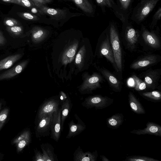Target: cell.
Instances as JSON below:
<instances>
[{
	"mask_svg": "<svg viewBox=\"0 0 161 161\" xmlns=\"http://www.w3.org/2000/svg\"><path fill=\"white\" fill-rule=\"evenodd\" d=\"M122 24L120 34L122 44L131 53L139 52L141 46L140 30L135 28L129 20Z\"/></svg>",
	"mask_w": 161,
	"mask_h": 161,
	"instance_id": "obj_1",
	"label": "cell"
},
{
	"mask_svg": "<svg viewBox=\"0 0 161 161\" xmlns=\"http://www.w3.org/2000/svg\"><path fill=\"white\" fill-rule=\"evenodd\" d=\"M110 43L114 58L119 72L122 73L124 68L122 42L117 25L111 22L108 25Z\"/></svg>",
	"mask_w": 161,
	"mask_h": 161,
	"instance_id": "obj_2",
	"label": "cell"
},
{
	"mask_svg": "<svg viewBox=\"0 0 161 161\" xmlns=\"http://www.w3.org/2000/svg\"><path fill=\"white\" fill-rule=\"evenodd\" d=\"M140 32L141 46L145 51H155L161 48L160 29L158 26L155 30H149L142 25Z\"/></svg>",
	"mask_w": 161,
	"mask_h": 161,
	"instance_id": "obj_3",
	"label": "cell"
},
{
	"mask_svg": "<svg viewBox=\"0 0 161 161\" xmlns=\"http://www.w3.org/2000/svg\"><path fill=\"white\" fill-rule=\"evenodd\" d=\"M95 56L100 58L104 57L111 64L115 71L119 72L111 46L108 26L102 32L98 38Z\"/></svg>",
	"mask_w": 161,
	"mask_h": 161,
	"instance_id": "obj_4",
	"label": "cell"
},
{
	"mask_svg": "<svg viewBox=\"0 0 161 161\" xmlns=\"http://www.w3.org/2000/svg\"><path fill=\"white\" fill-rule=\"evenodd\" d=\"M160 0H138L133 8L130 18L136 24L139 25L152 12Z\"/></svg>",
	"mask_w": 161,
	"mask_h": 161,
	"instance_id": "obj_5",
	"label": "cell"
},
{
	"mask_svg": "<svg viewBox=\"0 0 161 161\" xmlns=\"http://www.w3.org/2000/svg\"><path fill=\"white\" fill-rule=\"evenodd\" d=\"M161 61V56L158 54L148 53L134 60L130 68L134 70H142L149 68L157 64Z\"/></svg>",
	"mask_w": 161,
	"mask_h": 161,
	"instance_id": "obj_6",
	"label": "cell"
},
{
	"mask_svg": "<svg viewBox=\"0 0 161 161\" xmlns=\"http://www.w3.org/2000/svg\"><path fill=\"white\" fill-rule=\"evenodd\" d=\"M137 76L145 83L147 89L154 90L159 85L161 76V69L150 68Z\"/></svg>",
	"mask_w": 161,
	"mask_h": 161,
	"instance_id": "obj_7",
	"label": "cell"
},
{
	"mask_svg": "<svg viewBox=\"0 0 161 161\" xmlns=\"http://www.w3.org/2000/svg\"><path fill=\"white\" fill-rule=\"evenodd\" d=\"M113 102V98L106 96L96 95L86 98L81 104L87 109L94 108L100 109L109 106Z\"/></svg>",
	"mask_w": 161,
	"mask_h": 161,
	"instance_id": "obj_8",
	"label": "cell"
},
{
	"mask_svg": "<svg viewBox=\"0 0 161 161\" xmlns=\"http://www.w3.org/2000/svg\"><path fill=\"white\" fill-rule=\"evenodd\" d=\"M94 66L103 77L107 81L109 86L116 92L121 91L122 82L118 78L107 69L95 64Z\"/></svg>",
	"mask_w": 161,
	"mask_h": 161,
	"instance_id": "obj_9",
	"label": "cell"
},
{
	"mask_svg": "<svg viewBox=\"0 0 161 161\" xmlns=\"http://www.w3.org/2000/svg\"><path fill=\"white\" fill-rule=\"evenodd\" d=\"M53 114H47L38 120L35 131L37 138L48 136L51 133V127L53 120Z\"/></svg>",
	"mask_w": 161,
	"mask_h": 161,
	"instance_id": "obj_10",
	"label": "cell"
},
{
	"mask_svg": "<svg viewBox=\"0 0 161 161\" xmlns=\"http://www.w3.org/2000/svg\"><path fill=\"white\" fill-rule=\"evenodd\" d=\"M96 1L103 13H105V8H107L112 11L122 23L129 20L119 9L114 0H96Z\"/></svg>",
	"mask_w": 161,
	"mask_h": 161,
	"instance_id": "obj_11",
	"label": "cell"
},
{
	"mask_svg": "<svg viewBox=\"0 0 161 161\" xmlns=\"http://www.w3.org/2000/svg\"><path fill=\"white\" fill-rule=\"evenodd\" d=\"M59 101L50 99L44 102L40 107L37 113L38 120L43 116L48 114H53L59 108Z\"/></svg>",
	"mask_w": 161,
	"mask_h": 161,
	"instance_id": "obj_12",
	"label": "cell"
},
{
	"mask_svg": "<svg viewBox=\"0 0 161 161\" xmlns=\"http://www.w3.org/2000/svg\"><path fill=\"white\" fill-rule=\"evenodd\" d=\"M53 120L51 125V138L58 142L59 139L61 131V109L59 108L53 114Z\"/></svg>",
	"mask_w": 161,
	"mask_h": 161,
	"instance_id": "obj_13",
	"label": "cell"
},
{
	"mask_svg": "<svg viewBox=\"0 0 161 161\" xmlns=\"http://www.w3.org/2000/svg\"><path fill=\"white\" fill-rule=\"evenodd\" d=\"M88 79L87 83L81 89V91H85L84 93H92L93 90L101 88V84L104 81V78L101 74L97 73H94Z\"/></svg>",
	"mask_w": 161,
	"mask_h": 161,
	"instance_id": "obj_14",
	"label": "cell"
},
{
	"mask_svg": "<svg viewBox=\"0 0 161 161\" xmlns=\"http://www.w3.org/2000/svg\"><path fill=\"white\" fill-rule=\"evenodd\" d=\"M74 116L77 120V123H75L73 120H72L68 124L69 131L66 138L69 139L80 134L86 128V125L83 121L78 117L77 114H75Z\"/></svg>",
	"mask_w": 161,
	"mask_h": 161,
	"instance_id": "obj_15",
	"label": "cell"
},
{
	"mask_svg": "<svg viewBox=\"0 0 161 161\" xmlns=\"http://www.w3.org/2000/svg\"><path fill=\"white\" fill-rule=\"evenodd\" d=\"M146 127L142 129L134 130L130 132L138 135H152L161 136V126L154 123L148 122Z\"/></svg>",
	"mask_w": 161,
	"mask_h": 161,
	"instance_id": "obj_16",
	"label": "cell"
},
{
	"mask_svg": "<svg viewBox=\"0 0 161 161\" xmlns=\"http://www.w3.org/2000/svg\"><path fill=\"white\" fill-rule=\"evenodd\" d=\"M98 156L97 151L92 153L84 152L80 146L75 150L73 154L74 161H96Z\"/></svg>",
	"mask_w": 161,
	"mask_h": 161,
	"instance_id": "obj_17",
	"label": "cell"
},
{
	"mask_svg": "<svg viewBox=\"0 0 161 161\" xmlns=\"http://www.w3.org/2000/svg\"><path fill=\"white\" fill-rule=\"evenodd\" d=\"M38 8V10L40 14L47 15L52 19L56 20H59L64 18L67 14L65 10L54 9L44 6Z\"/></svg>",
	"mask_w": 161,
	"mask_h": 161,
	"instance_id": "obj_18",
	"label": "cell"
},
{
	"mask_svg": "<svg viewBox=\"0 0 161 161\" xmlns=\"http://www.w3.org/2000/svg\"><path fill=\"white\" fill-rule=\"evenodd\" d=\"M28 63L25 60L11 69L0 74V80L12 78L21 73Z\"/></svg>",
	"mask_w": 161,
	"mask_h": 161,
	"instance_id": "obj_19",
	"label": "cell"
},
{
	"mask_svg": "<svg viewBox=\"0 0 161 161\" xmlns=\"http://www.w3.org/2000/svg\"><path fill=\"white\" fill-rule=\"evenodd\" d=\"M128 97L129 105L133 111L138 114L146 113L144 108L132 92H130Z\"/></svg>",
	"mask_w": 161,
	"mask_h": 161,
	"instance_id": "obj_20",
	"label": "cell"
},
{
	"mask_svg": "<svg viewBox=\"0 0 161 161\" xmlns=\"http://www.w3.org/2000/svg\"><path fill=\"white\" fill-rule=\"evenodd\" d=\"M44 161H58L54 153V148L50 144L43 143L40 145Z\"/></svg>",
	"mask_w": 161,
	"mask_h": 161,
	"instance_id": "obj_21",
	"label": "cell"
},
{
	"mask_svg": "<svg viewBox=\"0 0 161 161\" xmlns=\"http://www.w3.org/2000/svg\"><path fill=\"white\" fill-rule=\"evenodd\" d=\"M134 0H116V4L121 12L129 19L133 9Z\"/></svg>",
	"mask_w": 161,
	"mask_h": 161,
	"instance_id": "obj_22",
	"label": "cell"
},
{
	"mask_svg": "<svg viewBox=\"0 0 161 161\" xmlns=\"http://www.w3.org/2000/svg\"><path fill=\"white\" fill-rule=\"evenodd\" d=\"M22 57L21 54H16L8 56L0 61V71L8 69Z\"/></svg>",
	"mask_w": 161,
	"mask_h": 161,
	"instance_id": "obj_23",
	"label": "cell"
},
{
	"mask_svg": "<svg viewBox=\"0 0 161 161\" xmlns=\"http://www.w3.org/2000/svg\"><path fill=\"white\" fill-rule=\"evenodd\" d=\"M124 116L121 113H117L108 118L106 120L108 126L112 129H117L122 125Z\"/></svg>",
	"mask_w": 161,
	"mask_h": 161,
	"instance_id": "obj_24",
	"label": "cell"
},
{
	"mask_svg": "<svg viewBox=\"0 0 161 161\" xmlns=\"http://www.w3.org/2000/svg\"><path fill=\"white\" fill-rule=\"evenodd\" d=\"M72 107V103L69 98H67L63 102L61 108V131H63L64 122L69 115Z\"/></svg>",
	"mask_w": 161,
	"mask_h": 161,
	"instance_id": "obj_25",
	"label": "cell"
},
{
	"mask_svg": "<svg viewBox=\"0 0 161 161\" xmlns=\"http://www.w3.org/2000/svg\"><path fill=\"white\" fill-rule=\"evenodd\" d=\"M84 12L92 14L94 12L92 5L87 0H71Z\"/></svg>",
	"mask_w": 161,
	"mask_h": 161,
	"instance_id": "obj_26",
	"label": "cell"
},
{
	"mask_svg": "<svg viewBox=\"0 0 161 161\" xmlns=\"http://www.w3.org/2000/svg\"><path fill=\"white\" fill-rule=\"evenodd\" d=\"M131 78L134 82V89L135 90L140 91L145 89H147L145 83L137 75L135 74H133Z\"/></svg>",
	"mask_w": 161,
	"mask_h": 161,
	"instance_id": "obj_27",
	"label": "cell"
},
{
	"mask_svg": "<svg viewBox=\"0 0 161 161\" xmlns=\"http://www.w3.org/2000/svg\"><path fill=\"white\" fill-rule=\"evenodd\" d=\"M141 95L142 97L149 99L155 101H159L161 99V92L157 90L142 92Z\"/></svg>",
	"mask_w": 161,
	"mask_h": 161,
	"instance_id": "obj_28",
	"label": "cell"
},
{
	"mask_svg": "<svg viewBox=\"0 0 161 161\" xmlns=\"http://www.w3.org/2000/svg\"><path fill=\"white\" fill-rule=\"evenodd\" d=\"M31 138V134L30 130H25L16 136L12 141V145L15 144L22 140Z\"/></svg>",
	"mask_w": 161,
	"mask_h": 161,
	"instance_id": "obj_29",
	"label": "cell"
},
{
	"mask_svg": "<svg viewBox=\"0 0 161 161\" xmlns=\"http://www.w3.org/2000/svg\"><path fill=\"white\" fill-rule=\"evenodd\" d=\"M161 17V8L159 6L152 17V21L149 26V28L150 30L154 29L158 21L160 19Z\"/></svg>",
	"mask_w": 161,
	"mask_h": 161,
	"instance_id": "obj_30",
	"label": "cell"
},
{
	"mask_svg": "<svg viewBox=\"0 0 161 161\" xmlns=\"http://www.w3.org/2000/svg\"><path fill=\"white\" fill-rule=\"evenodd\" d=\"M126 161H159L154 158L142 156H131L127 157Z\"/></svg>",
	"mask_w": 161,
	"mask_h": 161,
	"instance_id": "obj_31",
	"label": "cell"
},
{
	"mask_svg": "<svg viewBox=\"0 0 161 161\" xmlns=\"http://www.w3.org/2000/svg\"><path fill=\"white\" fill-rule=\"evenodd\" d=\"M6 29L10 33L16 36L21 35L23 32V27L20 25L11 27L7 26Z\"/></svg>",
	"mask_w": 161,
	"mask_h": 161,
	"instance_id": "obj_32",
	"label": "cell"
},
{
	"mask_svg": "<svg viewBox=\"0 0 161 161\" xmlns=\"http://www.w3.org/2000/svg\"><path fill=\"white\" fill-rule=\"evenodd\" d=\"M9 109L6 107L0 112V131L7 121L9 113Z\"/></svg>",
	"mask_w": 161,
	"mask_h": 161,
	"instance_id": "obj_33",
	"label": "cell"
},
{
	"mask_svg": "<svg viewBox=\"0 0 161 161\" xmlns=\"http://www.w3.org/2000/svg\"><path fill=\"white\" fill-rule=\"evenodd\" d=\"M17 14L19 17L28 20L37 21L39 19L37 16L28 12H18Z\"/></svg>",
	"mask_w": 161,
	"mask_h": 161,
	"instance_id": "obj_34",
	"label": "cell"
},
{
	"mask_svg": "<svg viewBox=\"0 0 161 161\" xmlns=\"http://www.w3.org/2000/svg\"><path fill=\"white\" fill-rule=\"evenodd\" d=\"M31 138L20 141L15 144L17 153H19L28 145L31 141Z\"/></svg>",
	"mask_w": 161,
	"mask_h": 161,
	"instance_id": "obj_35",
	"label": "cell"
},
{
	"mask_svg": "<svg viewBox=\"0 0 161 161\" xmlns=\"http://www.w3.org/2000/svg\"><path fill=\"white\" fill-rule=\"evenodd\" d=\"M3 22L4 25L7 26L11 27L20 25V23L18 21L11 18H6L4 19Z\"/></svg>",
	"mask_w": 161,
	"mask_h": 161,
	"instance_id": "obj_36",
	"label": "cell"
},
{
	"mask_svg": "<svg viewBox=\"0 0 161 161\" xmlns=\"http://www.w3.org/2000/svg\"><path fill=\"white\" fill-rule=\"evenodd\" d=\"M34 161H44L42 153L37 148L34 149V156L33 159Z\"/></svg>",
	"mask_w": 161,
	"mask_h": 161,
	"instance_id": "obj_37",
	"label": "cell"
},
{
	"mask_svg": "<svg viewBox=\"0 0 161 161\" xmlns=\"http://www.w3.org/2000/svg\"><path fill=\"white\" fill-rule=\"evenodd\" d=\"M44 31L38 29L36 30H34L32 33V37L33 40H36L42 37L44 34Z\"/></svg>",
	"mask_w": 161,
	"mask_h": 161,
	"instance_id": "obj_38",
	"label": "cell"
},
{
	"mask_svg": "<svg viewBox=\"0 0 161 161\" xmlns=\"http://www.w3.org/2000/svg\"><path fill=\"white\" fill-rule=\"evenodd\" d=\"M20 5L27 8H32L34 5L31 0H18Z\"/></svg>",
	"mask_w": 161,
	"mask_h": 161,
	"instance_id": "obj_39",
	"label": "cell"
},
{
	"mask_svg": "<svg viewBox=\"0 0 161 161\" xmlns=\"http://www.w3.org/2000/svg\"><path fill=\"white\" fill-rule=\"evenodd\" d=\"M34 6L37 8L44 6L46 2L44 0H31Z\"/></svg>",
	"mask_w": 161,
	"mask_h": 161,
	"instance_id": "obj_40",
	"label": "cell"
},
{
	"mask_svg": "<svg viewBox=\"0 0 161 161\" xmlns=\"http://www.w3.org/2000/svg\"><path fill=\"white\" fill-rule=\"evenodd\" d=\"M6 42V40L3 33L0 31V46H3L4 45Z\"/></svg>",
	"mask_w": 161,
	"mask_h": 161,
	"instance_id": "obj_41",
	"label": "cell"
},
{
	"mask_svg": "<svg viewBox=\"0 0 161 161\" xmlns=\"http://www.w3.org/2000/svg\"><path fill=\"white\" fill-rule=\"evenodd\" d=\"M3 1L8 3H12L20 5V4L18 0H2Z\"/></svg>",
	"mask_w": 161,
	"mask_h": 161,
	"instance_id": "obj_42",
	"label": "cell"
},
{
	"mask_svg": "<svg viewBox=\"0 0 161 161\" xmlns=\"http://www.w3.org/2000/svg\"><path fill=\"white\" fill-rule=\"evenodd\" d=\"M100 157L102 161H110V160L104 155H100Z\"/></svg>",
	"mask_w": 161,
	"mask_h": 161,
	"instance_id": "obj_43",
	"label": "cell"
},
{
	"mask_svg": "<svg viewBox=\"0 0 161 161\" xmlns=\"http://www.w3.org/2000/svg\"><path fill=\"white\" fill-rule=\"evenodd\" d=\"M38 10L36 8L34 7H32L31 10V12L34 14H36L37 13Z\"/></svg>",
	"mask_w": 161,
	"mask_h": 161,
	"instance_id": "obj_44",
	"label": "cell"
},
{
	"mask_svg": "<svg viewBox=\"0 0 161 161\" xmlns=\"http://www.w3.org/2000/svg\"><path fill=\"white\" fill-rule=\"evenodd\" d=\"M3 157V154L0 153V161L2 160Z\"/></svg>",
	"mask_w": 161,
	"mask_h": 161,
	"instance_id": "obj_45",
	"label": "cell"
},
{
	"mask_svg": "<svg viewBox=\"0 0 161 161\" xmlns=\"http://www.w3.org/2000/svg\"><path fill=\"white\" fill-rule=\"evenodd\" d=\"M3 105V103L0 102V110L1 109Z\"/></svg>",
	"mask_w": 161,
	"mask_h": 161,
	"instance_id": "obj_46",
	"label": "cell"
},
{
	"mask_svg": "<svg viewBox=\"0 0 161 161\" xmlns=\"http://www.w3.org/2000/svg\"><path fill=\"white\" fill-rule=\"evenodd\" d=\"M46 3L49 2L51 0H44Z\"/></svg>",
	"mask_w": 161,
	"mask_h": 161,
	"instance_id": "obj_47",
	"label": "cell"
}]
</instances>
